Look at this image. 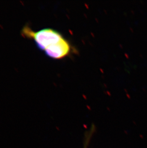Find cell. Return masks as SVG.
Listing matches in <instances>:
<instances>
[{"label":"cell","mask_w":147,"mask_h":148,"mask_svg":"<svg viewBox=\"0 0 147 148\" xmlns=\"http://www.w3.org/2000/svg\"><path fill=\"white\" fill-rule=\"evenodd\" d=\"M71 46L67 39L63 38L56 43L50 46L44 50L46 55L52 59L60 60L70 54Z\"/></svg>","instance_id":"cell-2"},{"label":"cell","mask_w":147,"mask_h":148,"mask_svg":"<svg viewBox=\"0 0 147 148\" xmlns=\"http://www.w3.org/2000/svg\"><path fill=\"white\" fill-rule=\"evenodd\" d=\"M22 35L25 38H32L39 49L45 50L48 47L56 43L64 38L59 31L51 28H45L34 32L28 27H24Z\"/></svg>","instance_id":"cell-1"}]
</instances>
